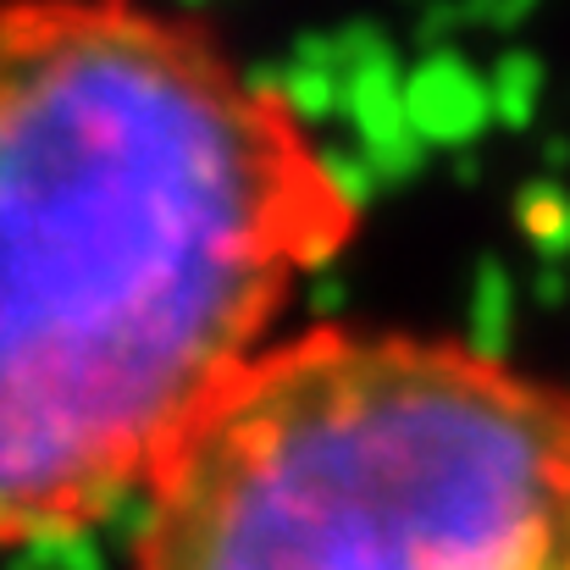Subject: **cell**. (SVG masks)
<instances>
[{"label":"cell","instance_id":"cell-1","mask_svg":"<svg viewBox=\"0 0 570 570\" xmlns=\"http://www.w3.org/2000/svg\"><path fill=\"white\" fill-rule=\"evenodd\" d=\"M305 100L173 0H0V554L145 499L361 233Z\"/></svg>","mask_w":570,"mask_h":570},{"label":"cell","instance_id":"cell-2","mask_svg":"<svg viewBox=\"0 0 570 570\" xmlns=\"http://www.w3.org/2000/svg\"><path fill=\"white\" fill-rule=\"evenodd\" d=\"M134 570H570V393L443 333H277L150 476Z\"/></svg>","mask_w":570,"mask_h":570}]
</instances>
